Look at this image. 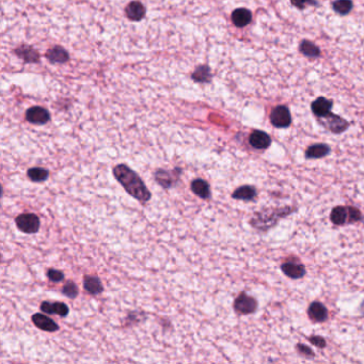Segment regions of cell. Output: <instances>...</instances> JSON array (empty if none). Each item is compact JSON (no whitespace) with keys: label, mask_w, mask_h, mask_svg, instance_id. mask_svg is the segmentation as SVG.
Listing matches in <instances>:
<instances>
[{"label":"cell","mask_w":364,"mask_h":364,"mask_svg":"<svg viewBox=\"0 0 364 364\" xmlns=\"http://www.w3.org/2000/svg\"><path fill=\"white\" fill-rule=\"evenodd\" d=\"M299 50L302 55L307 58L314 59L320 56V49H318V46H316L313 42L308 40L301 41V43L299 45Z\"/></svg>","instance_id":"cell-21"},{"label":"cell","mask_w":364,"mask_h":364,"mask_svg":"<svg viewBox=\"0 0 364 364\" xmlns=\"http://www.w3.org/2000/svg\"><path fill=\"white\" fill-rule=\"evenodd\" d=\"M78 293V288H77V285L73 281H69L65 283L62 289V294L65 297L70 298V299H75Z\"/></svg>","instance_id":"cell-28"},{"label":"cell","mask_w":364,"mask_h":364,"mask_svg":"<svg viewBox=\"0 0 364 364\" xmlns=\"http://www.w3.org/2000/svg\"><path fill=\"white\" fill-rule=\"evenodd\" d=\"M332 100L327 99L326 97H320L311 104V109L313 115L317 118L325 117L331 112Z\"/></svg>","instance_id":"cell-13"},{"label":"cell","mask_w":364,"mask_h":364,"mask_svg":"<svg viewBox=\"0 0 364 364\" xmlns=\"http://www.w3.org/2000/svg\"><path fill=\"white\" fill-rule=\"evenodd\" d=\"M46 274L51 282H61L64 279V273L57 269H49Z\"/></svg>","instance_id":"cell-30"},{"label":"cell","mask_w":364,"mask_h":364,"mask_svg":"<svg viewBox=\"0 0 364 364\" xmlns=\"http://www.w3.org/2000/svg\"><path fill=\"white\" fill-rule=\"evenodd\" d=\"M15 224L20 231L27 234H34L40 229V219L35 214L24 213L15 218Z\"/></svg>","instance_id":"cell-3"},{"label":"cell","mask_w":364,"mask_h":364,"mask_svg":"<svg viewBox=\"0 0 364 364\" xmlns=\"http://www.w3.org/2000/svg\"><path fill=\"white\" fill-rule=\"evenodd\" d=\"M297 349H298V351H299V353H300L301 355H303L304 357L314 358V356H315L314 351H313L311 348H309L308 346H306V345L298 344V345H297Z\"/></svg>","instance_id":"cell-33"},{"label":"cell","mask_w":364,"mask_h":364,"mask_svg":"<svg viewBox=\"0 0 364 364\" xmlns=\"http://www.w3.org/2000/svg\"><path fill=\"white\" fill-rule=\"evenodd\" d=\"M113 176L126 190L129 195L141 203H146L151 200L152 194L146 186L145 182L137 173L127 165H117L112 170Z\"/></svg>","instance_id":"cell-1"},{"label":"cell","mask_w":364,"mask_h":364,"mask_svg":"<svg viewBox=\"0 0 364 364\" xmlns=\"http://www.w3.org/2000/svg\"><path fill=\"white\" fill-rule=\"evenodd\" d=\"M146 14V10L143 5L138 2L134 1L130 2L127 8H126V15L129 20L132 21H140L143 19V16Z\"/></svg>","instance_id":"cell-22"},{"label":"cell","mask_w":364,"mask_h":364,"mask_svg":"<svg viewBox=\"0 0 364 364\" xmlns=\"http://www.w3.org/2000/svg\"><path fill=\"white\" fill-rule=\"evenodd\" d=\"M249 143L255 150H266L271 145V137L262 130H254L249 137Z\"/></svg>","instance_id":"cell-8"},{"label":"cell","mask_w":364,"mask_h":364,"mask_svg":"<svg viewBox=\"0 0 364 364\" xmlns=\"http://www.w3.org/2000/svg\"><path fill=\"white\" fill-rule=\"evenodd\" d=\"M330 146L326 145V143H316L308 147L306 151V158L307 159H318L326 157L328 154L330 153Z\"/></svg>","instance_id":"cell-15"},{"label":"cell","mask_w":364,"mask_h":364,"mask_svg":"<svg viewBox=\"0 0 364 364\" xmlns=\"http://www.w3.org/2000/svg\"><path fill=\"white\" fill-rule=\"evenodd\" d=\"M348 213H349V217H348V223H355L361 220V213L358 210L357 207L354 206H348Z\"/></svg>","instance_id":"cell-31"},{"label":"cell","mask_w":364,"mask_h":364,"mask_svg":"<svg viewBox=\"0 0 364 364\" xmlns=\"http://www.w3.org/2000/svg\"><path fill=\"white\" fill-rule=\"evenodd\" d=\"M258 192H256L255 187L251 185H243V186L238 187L234 193L232 194V198L235 200H243V201H252L255 199Z\"/></svg>","instance_id":"cell-19"},{"label":"cell","mask_w":364,"mask_h":364,"mask_svg":"<svg viewBox=\"0 0 364 364\" xmlns=\"http://www.w3.org/2000/svg\"><path fill=\"white\" fill-rule=\"evenodd\" d=\"M333 10L340 15H346L353 9V1L351 0H336L332 3Z\"/></svg>","instance_id":"cell-25"},{"label":"cell","mask_w":364,"mask_h":364,"mask_svg":"<svg viewBox=\"0 0 364 364\" xmlns=\"http://www.w3.org/2000/svg\"><path fill=\"white\" fill-rule=\"evenodd\" d=\"M193 78L195 81L199 82H205L211 79V72L210 69L207 67H200L198 70H195V72L193 75Z\"/></svg>","instance_id":"cell-27"},{"label":"cell","mask_w":364,"mask_h":364,"mask_svg":"<svg viewBox=\"0 0 364 364\" xmlns=\"http://www.w3.org/2000/svg\"><path fill=\"white\" fill-rule=\"evenodd\" d=\"M318 122L323 125L326 129L330 130L333 134H342L349 127V123L346 121L345 119L341 118L340 116L333 115L332 112L328 113L325 117L318 118Z\"/></svg>","instance_id":"cell-4"},{"label":"cell","mask_w":364,"mask_h":364,"mask_svg":"<svg viewBox=\"0 0 364 364\" xmlns=\"http://www.w3.org/2000/svg\"><path fill=\"white\" fill-rule=\"evenodd\" d=\"M256 309H258V301L246 293H242L234 301V310L238 314H252L256 311Z\"/></svg>","instance_id":"cell-6"},{"label":"cell","mask_w":364,"mask_h":364,"mask_svg":"<svg viewBox=\"0 0 364 364\" xmlns=\"http://www.w3.org/2000/svg\"><path fill=\"white\" fill-rule=\"evenodd\" d=\"M28 122L35 125H43L50 120L49 112L42 107H32L26 113Z\"/></svg>","instance_id":"cell-10"},{"label":"cell","mask_w":364,"mask_h":364,"mask_svg":"<svg viewBox=\"0 0 364 364\" xmlns=\"http://www.w3.org/2000/svg\"><path fill=\"white\" fill-rule=\"evenodd\" d=\"M190 188H192V192L198 195L201 199H210L211 198V187L208 183L202 178H196V180L193 181L192 185H190Z\"/></svg>","instance_id":"cell-16"},{"label":"cell","mask_w":364,"mask_h":364,"mask_svg":"<svg viewBox=\"0 0 364 364\" xmlns=\"http://www.w3.org/2000/svg\"><path fill=\"white\" fill-rule=\"evenodd\" d=\"M293 212H294L293 207H283V208H276V210L262 211L254 215L251 220V224L254 226L255 229L261 230V231H266L276 225L280 218H283L286 216V215H289Z\"/></svg>","instance_id":"cell-2"},{"label":"cell","mask_w":364,"mask_h":364,"mask_svg":"<svg viewBox=\"0 0 364 364\" xmlns=\"http://www.w3.org/2000/svg\"><path fill=\"white\" fill-rule=\"evenodd\" d=\"M348 206H336L332 208L330 214V220L334 225H344L348 223Z\"/></svg>","instance_id":"cell-18"},{"label":"cell","mask_w":364,"mask_h":364,"mask_svg":"<svg viewBox=\"0 0 364 364\" xmlns=\"http://www.w3.org/2000/svg\"><path fill=\"white\" fill-rule=\"evenodd\" d=\"M291 3L299 10H304L309 5H315V7L318 5V2L316 0H291Z\"/></svg>","instance_id":"cell-29"},{"label":"cell","mask_w":364,"mask_h":364,"mask_svg":"<svg viewBox=\"0 0 364 364\" xmlns=\"http://www.w3.org/2000/svg\"><path fill=\"white\" fill-rule=\"evenodd\" d=\"M308 316L313 323H324L328 318V310L321 302L314 301L309 306Z\"/></svg>","instance_id":"cell-9"},{"label":"cell","mask_w":364,"mask_h":364,"mask_svg":"<svg viewBox=\"0 0 364 364\" xmlns=\"http://www.w3.org/2000/svg\"><path fill=\"white\" fill-rule=\"evenodd\" d=\"M270 122L276 128H288L291 124V117L286 106H277L270 113Z\"/></svg>","instance_id":"cell-5"},{"label":"cell","mask_w":364,"mask_h":364,"mask_svg":"<svg viewBox=\"0 0 364 364\" xmlns=\"http://www.w3.org/2000/svg\"><path fill=\"white\" fill-rule=\"evenodd\" d=\"M83 289L91 295H99L103 293L104 286L98 277L86 276L83 278Z\"/></svg>","instance_id":"cell-17"},{"label":"cell","mask_w":364,"mask_h":364,"mask_svg":"<svg viewBox=\"0 0 364 364\" xmlns=\"http://www.w3.org/2000/svg\"><path fill=\"white\" fill-rule=\"evenodd\" d=\"M252 21V13L248 9L240 8L232 13V22L237 28L248 26Z\"/></svg>","instance_id":"cell-14"},{"label":"cell","mask_w":364,"mask_h":364,"mask_svg":"<svg viewBox=\"0 0 364 364\" xmlns=\"http://www.w3.org/2000/svg\"><path fill=\"white\" fill-rule=\"evenodd\" d=\"M16 53L27 62H37L39 59L38 52L30 49V47L24 46L22 49H16Z\"/></svg>","instance_id":"cell-26"},{"label":"cell","mask_w":364,"mask_h":364,"mask_svg":"<svg viewBox=\"0 0 364 364\" xmlns=\"http://www.w3.org/2000/svg\"><path fill=\"white\" fill-rule=\"evenodd\" d=\"M41 311L50 315H59L65 317L69 314V307L63 302H49L43 301L40 306Z\"/></svg>","instance_id":"cell-12"},{"label":"cell","mask_w":364,"mask_h":364,"mask_svg":"<svg viewBox=\"0 0 364 364\" xmlns=\"http://www.w3.org/2000/svg\"><path fill=\"white\" fill-rule=\"evenodd\" d=\"M47 59L53 63H64L69 60L68 52L60 46H55L46 53Z\"/></svg>","instance_id":"cell-20"},{"label":"cell","mask_w":364,"mask_h":364,"mask_svg":"<svg viewBox=\"0 0 364 364\" xmlns=\"http://www.w3.org/2000/svg\"><path fill=\"white\" fill-rule=\"evenodd\" d=\"M27 175L32 182L41 183V182L46 181L47 178H49V172L45 168H42V167H33V168H30L28 170Z\"/></svg>","instance_id":"cell-23"},{"label":"cell","mask_w":364,"mask_h":364,"mask_svg":"<svg viewBox=\"0 0 364 364\" xmlns=\"http://www.w3.org/2000/svg\"><path fill=\"white\" fill-rule=\"evenodd\" d=\"M32 323L35 327H38L39 329L47 331V332H56L59 330V325L56 324L49 316H46L42 313H35L32 315Z\"/></svg>","instance_id":"cell-11"},{"label":"cell","mask_w":364,"mask_h":364,"mask_svg":"<svg viewBox=\"0 0 364 364\" xmlns=\"http://www.w3.org/2000/svg\"><path fill=\"white\" fill-rule=\"evenodd\" d=\"M281 270L286 277L291 279H301L306 276V267H304V265L294 261L284 262L281 265Z\"/></svg>","instance_id":"cell-7"},{"label":"cell","mask_w":364,"mask_h":364,"mask_svg":"<svg viewBox=\"0 0 364 364\" xmlns=\"http://www.w3.org/2000/svg\"><path fill=\"white\" fill-rule=\"evenodd\" d=\"M309 342L311 343L312 345L316 346V347H318V348H325L326 345H327V343L325 341V339L323 337H320V336H312V337H310L309 338Z\"/></svg>","instance_id":"cell-32"},{"label":"cell","mask_w":364,"mask_h":364,"mask_svg":"<svg viewBox=\"0 0 364 364\" xmlns=\"http://www.w3.org/2000/svg\"><path fill=\"white\" fill-rule=\"evenodd\" d=\"M155 180L164 188H169L172 186V176L169 171L158 169L155 172Z\"/></svg>","instance_id":"cell-24"}]
</instances>
